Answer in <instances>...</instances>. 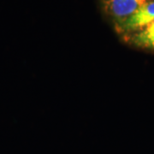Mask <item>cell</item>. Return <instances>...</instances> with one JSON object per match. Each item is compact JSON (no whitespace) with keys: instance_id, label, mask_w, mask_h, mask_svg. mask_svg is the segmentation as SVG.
I'll list each match as a JSON object with an SVG mask.
<instances>
[{"instance_id":"cell-1","label":"cell","mask_w":154,"mask_h":154,"mask_svg":"<svg viewBox=\"0 0 154 154\" xmlns=\"http://www.w3.org/2000/svg\"><path fill=\"white\" fill-rule=\"evenodd\" d=\"M154 21V0H149L130 17L114 22L116 33L122 37L145 28Z\"/></svg>"},{"instance_id":"cell-2","label":"cell","mask_w":154,"mask_h":154,"mask_svg":"<svg viewBox=\"0 0 154 154\" xmlns=\"http://www.w3.org/2000/svg\"><path fill=\"white\" fill-rule=\"evenodd\" d=\"M149 0H101L103 9L114 22L130 17Z\"/></svg>"},{"instance_id":"cell-3","label":"cell","mask_w":154,"mask_h":154,"mask_svg":"<svg viewBox=\"0 0 154 154\" xmlns=\"http://www.w3.org/2000/svg\"><path fill=\"white\" fill-rule=\"evenodd\" d=\"M123 39L136 48L154 50V21L145 28L124 36Z\"/></svg>"}]
</instances>
